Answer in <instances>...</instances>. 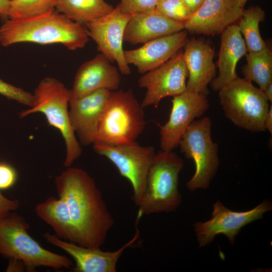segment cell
Segmentation results:
<instances>
[{"mask_svg":"<svg viewBox=\"0 0 272 272\" xmlns=\"http://www.w3.org/2000/svg\"><path fill=\"white\" fill-rule=\"evenodd\" d=\"M54 184L67 205L79 245L100 248L114 220L94 180L84 170L69 167L55 177Z\"/></svg>","mask_w":272,"mask_h":272,"instance_id":"obj_1","label":"cell"},{"mask_svg":"<svg viewBox=\"0 0 272 272\" xmlns=\"http://www.w3.org/2000/svg\"><path fill=\"white\" fill-rule=\"evenodd\" d=\"M89 37L83 25L56 10L27 19H10L0 28V43L3 46L22 42L61 44L76 50L84 47Z\"/></svg>","mask_w":272,"mask_h":272,"instance_id":"obj_2","label":"cell"},{"mask_svg":"<svg viewBox=\"0 0 272 272\" xmlns=\"http://www.w3.org/2000/svg\"><path fill=\"white\" fill-rule=\"evenodd\" d=\"M33 96L32 106L21 111L20 117L24 118L37 112L43 114L49 125L59 130L63 137L66 149L63 166L70 167L82 153L69 117L71 90L56 79L46 78L40 82Z\"/></svg>","mask_w":272,"mask_h":272,"instance_id":"obj_3","label":"cell"},{"mask_svg":"<svg viewBox=\"0 0 272 272\" xmlns=\"http://www.w3.org/2000/svg\"><path fill=\"white\" fill-rule=\"evenodd\" d=\"M183 161L173 151L156 154L147 177L137 218L144 215L174 211L181 202L178 176Z\"/></svg>","mask_w":272,"mask_h":272,"instance_id":"obj_4","label":"cell"},{"mask_svg":"<svg viewBox=\"0 0 272 272\" xmlns=\"http://www.w3.org/2000/svg\"><path fill=\"white\" fill-rule=\"evenodd\" d=\"M30 227L26 220L15 213L0 220V254L22 261L30 271L40 266L67 269L74 266L65 256L40 245L29 235Z\"/></svg>","mask_w":272,"mask_h":272,"instance_id":"obj_5","label":"cell"},{"mask_svg":"<svg viewBox=\"0 0 272 272\" xmlns=\"http://www.w3.org/2000/svg\"><path fill=\"white\" fill-rule=\"evenodd\" d=\"M145 125L144 108L132 91H112L102 115L94 144L119 145L137 143Z\"/></svg>","mask_w":272,"mask_h":272,"instance_id":"obj_6","label":"cell"},{"mask_svg":"<svg viewBox=\"0 0 272 272\" xmlns=\"http://www.w3.org/2000/svg\"><path fill=\"white\" fill-rule=\"evenodd\" d=\"M218 92L225 115L234 124L252 132L265 130L264 120L270 105L262 90L238 77Z\"/></svg>","mask_w":272,"mask_h":272,"instance_id":"obj_7","label":"cell"},{"mask_svg":"<svg viewBox=\"0 0 272 272\" xmlns=\"http://www.w3.org/2000/svg\"><path fill=\"white\" fill-rule=\"evenodd\" d=\"M212 124L211 119L207 117L194 120L178 145L184 156L192 159L195 163V173L186 183L190 191L208 188L218 169V145L212 139Z\"/></svg>","mask_w":272,"mask_h":272,"instance_id":"obj_8","label":"cell"},{"mask_svg":"<svg viewBox=\"0 0 272 272\" xmlns=\"http://www.w3.org/2000/svg\"><path fill=\"white\" fill-rule=\"evenodd\" d=\"M95 152L109 160L120 174L130 183L132 199L139 206L145 191L147 177L156 155L152 146H141L138 142L125 145H93Z\"/></svg>","mask_w":272,"mask_h":272,"instance_id":"obj_9","label":"cell"},{"mask_svg":"<svg viewBox=\"0 0 272 272\" xmlns=\"http://www.w3.org/2000/svg\"><path fill=\"white\" fill-rule=\"evenodd\" d=\"M272 209L271 202L265 200L254 208L244 212L231 211L220 201L213 205L212 218L205 222L194 224L199 247L210 244L216 235L223 234L234 244L235 236L246 225L262 218L264 214Z\"/></svg>","mask_w":272,"mask_h":272,"instance_id":"obj_10","label":"cell"},{"mask_svg":"<svg viewBox=\"0 0 272 272\" xmlns=\"http://www.w3.org/2000/svg\"><path fill=\"white\" fill-rule=\"evenodd\" d=\"M188 71L183 52H178L159 66L144 74L138 80L146 93L141 103L146 108L157 106L165 97L180 94L186 90Z\"/></svg>","mask_w":272,"mask_h":272,"instance_id":"obj_11","label":"cell"},{"mask_svg":"<svg viewBox=\"0 0 272 272\" xmlns=\"http://www.w3.org/2000/svg\"><path fill=\"white\" fill-rule=\"evenodd\" d=\"M131 16L122 13L117 6L109 14L85 25L89 37L96 43L98 50L110 62H116L123 75L131 73L124 58L122 43L126 26Z\"/></svg>","mask_w":272,"mask_h":272,"instance_id":"obj_12","label":"cell"},{"mask_svg":"<svg viewBox=\"0 0 272 272\" xmlns=\"http://www.w3.org/2000/svg\"><path fill=\"white\" fill-rule=\"evenodd\" d=\"M209 107L207 96L187 89L173 97L167 122L160 126L161 150L172 151L194 119L203 115Z\"/></svg>","mask_w":272,"mask_h":272,"instance_id":"obj_13","label":"cell"},{"mask_svg":"<svg viewBox=\"0 0 272 272\" xmlns=\"http://www.w3.org/2000/svg\"><path fill=\"white\" fill-rule=\"evenodd\" d=\"M134 236L119 249L113 251H104L100 248H90L62 240L49 232L44 233L46 241L59 248L74 260L75 272H115L117 262L124 251L138 239L140 232L137 227Z\"/></svg>","mask_w":272,"mask_h":272,"instance_id":"obj_14","label":"cell"},{"mask_svg":"<svg viewBox=\"0 0 272 272\" xmlns=\"http://www.w3.org/2000/svg\"><path fill=\"white\" fill-rule=\"evenodd\" d=\"M112 91L100 89L71 98L69 117L72 127L84 146L93 144L107 102Z\"/></svg>","mask_w":272,"mask_h":272,"instance_id":"obj_15","label":"cell"},{"mask_svg":"<svg viewBox=\"0 0 272 272\" xmlns=\"http://www.w3.org/2000/svg\"><path fill=\"white\" fill-rule=\"evenodd\" d=\"M243 9L236 0H206L184 22V29L194 34H221L237 23Z\"/></svg>","mask_w":272,"mask_h":272,"instance_id":"obj_16","label":"cell"},{"mask_svg":"<svg viewBox=\"0 0 272 272\" xmlns=\"http://www.w3.org/2000/svg\"><path fill=\"white\" fill-rule=\"evenodd\" d=\"M183 47V59L188 71L186 89L207 96L208 85L217 73L214 47L203 38L188 39Z\"/></svg>","mask_w":272,"mask_h":272,"instance_id":"obj_17","label":"cell"},{"mask_svg":"<svg viewBox=\"0 0 272 272\" xmlns=\"http://www.w3.org/2000/svg\"><path fill=\"white\" fill-rule=\"evenodd\" d=\"M188 32L184 30L150 40L134 49L124 50L126 63L137 67L145 74L162 65L184 47L188 40Z\"/></svg>","mask_w":272,"mask_h":272,"instance_id":"obj_18","label":"cell"},{"mask_svg":"<svg viewBox=\"0 0 272 272\" xmlns=\"http://www.w3.org/2000/svg\"><path fill=\"white\" fill-rule=\"evenodd\" d=\"M120 83L121 77L117 68L100 53L78 69L71 90V98L100 89L114 91L118 90Z\"/></svg>","mask_w":272,"mask_h":272,"instance_id":"obj_19","label":"cell"},{"mask_svg":"<svg viewBox=\"0 0 272 272\" xmlns=\"http://www.w3.org/2000/svg\"><path fill=\"white\" fill-rule=\"evenodd\" d=\"M183 30L184 22L170 19L156 9L132 15L126 25L123 41L133 45L145 43Z\"/></svg>","mask_w":272,"mask_h":272,"instance_id":"obj_20","label":"cell"},{"mask_svg":"<svg viewBox=\"0 0 272 272\" xmlns=\"http://www.w3.org/2000/svg\"><path fill=\"white\" fill-rule=\"evenodd\" d=\"M247 52L237 23L230 25L221 34L220 47L216 63L218 75L210 84L213 90L218 92L238 77L236 72L237 64Z\"/></svg>","mask_w":272,"mask_h":272,"instance_id":"obj_21","label":"cell"},{"mask_svg":"<svg viewBox=\"0 0 272 272\" xmlns=\"http://www.w3.org/2000/svg\"><path fill=\"white\" fill-rule=\"evenodd\" d=\"M34 211L39 218L53 229L57 237L79 245L77 230L63 199L49 196L37 204Z\"/></svg>","mask_w":272,"mask_h":272,"instance_id":"obj_22","label":"cell"},{"mask_svg":"<svg viewBox=\"0 0 272 272\" xmlns=\"http://www.w3.org/2000/svg\"><path fill=\"white\" fill-rule=\"evenodd\" d=\"M114 9L104 0H55L54 8L57 12L81 25L97 20Z\"/></svg>","mask_w":272,"mask_h":272,"instance_id":"obj_23","label":"cell"},{"mask_svg":"<svg viewBox=\"0 0 272 272\" xmlns=\"http://www.w3.org/2000/svg\"><path fill=\"white\" fill-rule=\"evenodd\" d=\"M246 64L241 70L244 78L254 82L263 91L272 83V52L267 45L256 52H248Z\"/></svg>","mask_w":272,"mask_h":272,"instance_id":"obj_24","label":"cell"},{"mask_svg":"<svg viewBox=\"0 0 272 272\" xmlns=\"http://www.w3.org/2000/svg\"><path fill=\"white\" fill-rule=\"evenodd\" d=\"M265 18V13L259 6H251L243 10L237 25L248 52L258 51L267 46L259 28V23L264 21Z\"/></svg>","mask_w":272,"mask_h":272,"instance_id":"obj_25","label":"cell"},{"mask_svg":"<svg viewBox=\"0 0 272 272\" xmlns=\"http://www.w3.org/2000/svg\"><path fill=\"white\" fill-rule=\"evenodd\" d=\"M55 0H10L9 17L23 19L54 10Z\"/></svg>","mask_w":272,"mask_h":272,"instance_id":"obj_26","label":"cell"},{"mask_svg":"<svg viewBox=\"0 0 272 272\" xmlns=\"http://www.w3.org/2000/svg\"><path fill=\"white\" fill-rule=\"evenodd\" d=\"M156 9L170 19L184 23L192 14L182 0H159Z\"/></svg>","mask_w":272,"mask_h":272,"instance_id":"obj_27","label":"cell"},{"mask_svg":"<svg viewBox=\"0 0 272 272\" xmlns=\"http://www.w3.org/2000/svg\"><path fill=\"white\" fill-rule=\"evenodd\" d=\"M0 94L29 107H31L33 103L34 96L33 94L9 84L1 78Z\"/></svg>","mask_w":272,"mask_h":272,"instance_id":"obj_28","label":"cell"},{"mask_svg":"<svg viewBox=\"0 0 272 272\" xmlns=\"http://www.w3.org/2000/svg\"><path fill=\"white\" fill-rule=\"evenodd\" d=\"M159 0H119L117 5L123 13L134 15L156 10Z\"/></svg>","mask_w":272,"mask_h":272,"instance_id":"obj_29","label":"cell"},{"mask_svg":"<svg viewBox=\"0 0 272 272\" xmlns=\"http://www.w3.org/2000/svg\"><path fill=\"white\" fill-rule=\"evenodd\" d=\"M17 178V172L12 165L0 162V190L12 187L16 183Z\"/></svg>","mask_w":272,"mask_h":272,"instance_id":"obj_30","label":"cell"},{"mask_svg":"<svg viewBox=\"0 0 272 272\" xmlns=\"http://www.w3.org/2000/svg\"><path fill=\"white\" fill-rule=\"evenodd\" d=\"M20 202L17 199H10L5 196L0 190V220L7 217L11 213L17 210Z\"/></svg>","mask_w":272,"mask_h":272,"instance_id":"obj_31","label":"cell"},{"mask_svg":"<svg viewBox=\"0 0 272 272\" xmlns=\"http://www.w3.org/2000/svg\"><path fill=\"white\" fill-rule=\"evenodd\" d=\"M26 268L24 263L17 259L10 258L7 271H22Z\"/></svg>","mask_w":272,"mask_h":272,"instance_id":"obj_32","label":"cell"},{"mask_svg":"<svg viewBox=\"0 0 272 272\" xmlns=\"http://www.w3.org/2000/svg\"><path fill=\"white\" fill-rule=\"evenodd\" d=\"M192 14L195 13L206 0H182Z\"/></svg>","mask_w":272,"mask_h":272,"instance_id":"obj_33","label":"cell"},{"mask_svg":"<svg viewBox=\"0 0 272 272\" xmlns=\"http://www.w3.org/2000/svg\"><path fill=\"white\" fill-rule=\"evenodd\" d=\"M10 0H0V16L2 18L9 17V10Z\"/></svg>","mask_w":272,"mask_h":272,"instance_id":"obj_34","label":"cell"},{"mask_svg":"<svg viewBox=\"0 0 272 272\" xmlns=\"http://www.w3.org/2000/svg\"><path fill=\"white\" fill-rule=\"evenodd\" d=\"M264 126L265 130H267L270 134H272V105L270 104L269 109L266 115Z\"/></svg>","mask_w":272,"mask_h":272,"instance_id":"obj_35","label":"cell"},{"mask_svg":"<svg viewBox=\"0 0 272 272\" xmlns=\"http://www.w3.org/2000/svg\"><path fill=\"white\" fill-rule=\"evenodd\" d=\"M264 94L270 104L272 103V83L269 84L263 91Z\"/></svg>","mask_w":272,"mask_h":272,"instance_id":"obj_36","label":"cell"},{"mask_svg":"<svg viewBox=\"0 0 272 272\" xmlns=\"http://www.w3.org/2000/svg\"><path fill=\"white\" fill-rule=\"evenodd\" d=\"M239 5L243 8L248 0H236Z\"/></svg>","mask_w":272,"mask_h":272,"instance_id":"obj_37","label":"cell"}]
</instances>
